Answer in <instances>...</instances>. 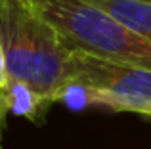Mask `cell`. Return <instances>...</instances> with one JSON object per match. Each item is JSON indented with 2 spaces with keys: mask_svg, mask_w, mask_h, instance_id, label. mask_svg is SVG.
<instances>
[{
  "mask_svg": "<svg viewBox=\"0 0 151 149\" xmlns=\"http://www.w3.org/2000/svg\"><path fill=\"white\" fill-rule=\"evenodd\" d=\"M0 38L8 78L55 103L71 84L73 54L29 0H0Z\"/></svg>",
  "mask_w": 151,
  "mask_h": 149,
  "instance_id": "1",
  "label": "cell"
},
{
  "mask_svg": "<svg viewBox=\"0 0 151 149\" xmlns=\"http://www.w3.org/2000/svg\"><path fill=\"white\" fill-rule=\"evenodd\" d=\"M71 82L86 90L90 105L151 117V69L73 54Z\"/></svg>",
  "mask_w": 151,
  "mask_h": 149,
  "instance_id": "3",
  "label": "cell"
},
{
  "mask_svg": "<svg viewBox=\"0 0 151 149\" xmlns=\"http://www.w3.org/2000/svg\"><path fill=\"white\" fill-rule=\"evenodd\" d=\"M119 23L151 42V0H88Z\"/></svg>",
  "mask_w": 151,
  "mask_h": 149,
  "instance_id": "4",
  "label": "cell"
},
{
  "mask_svg": "<svg viewBox=\"0 0 151 149\" xmlns=\"http://www.w3.org/2000/svg\"><path fill=\"white\" fill-rule=\"evenodd\" d=\"M71 54L151 69V42L88 0H29Z\"/></svg>",
  "mask_w": 151,
  "mask_h": 149,
  "instance_id": "2",
  "label": "cell"
},
{
  "mask_svg": "<svg viewBox=\"0 0 151 149\" xmlns=\"http://www.w3.org/2000/svg\"><path fill=\"white\" fill-rule=\"evenodd\" d=\"M8 109H6V103H4V96L0 92V149H2V132H4V117H6Z\"/></svg>",
  "mask_w": 151,
  "mask_h": 149,
  "instance_id": "7",
  "label": "cell"
},
{
  "mask_svg": "<svg viewBox=\"0 0 151 149\" xmlns=\"http://www.w3.org/2000/svg\"><path fill=\"white\" fill-rule=\"evenodd\" d=\"M10 78H8V65H6V54H4L2 38H0V92L8 86Z\"/></svg>",
  "mask_w": 151,
  "mask_h": 149,
  "instance_id": "6",
  "label": "cell"
},
{
  "mask_svg": "<svg viewBox=\"0 0 151 149\" xmlns=\"http://www.w3.org/2000/svg\"><path fill=\"white\" fill-rule=\"evenodd\" d=\"M6 109L14 115L25 117L29 120H38L50 107V101L42 97L38 92L29 88L23 82H8V86L2 90Z\"/></svg>",
  "mask_w": 151,
  "mask_h": 149,
  "instance_id": "5",
  "label": "cell"
}]
</instances>
